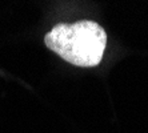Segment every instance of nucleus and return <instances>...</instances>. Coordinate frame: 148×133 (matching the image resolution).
Instances as JSON below:
<instances>
[{
	"label": "nucleus",
	"instance_id": "obj_1",
	"mask_svg": "<svg viewBox=\"0 0 148 133\" xmlns=\"http://www.w3.org/2000/svg\"><path fill=\"white\" fill-rule=\"evenodd\" d=\"M44 41L66 61L77 67H95L103 59L107 35L95 21L80 20L53 27Z\"/></svg>",
	"mask_w": 148,
	"mask_h": 133
}]
</instances>
